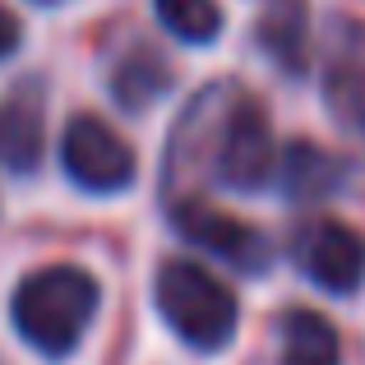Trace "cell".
Returning <instances> with one entry per match:
<instances>
[{
	"instance_id": "6da1fadb",
	"label": "cell",
	"mask_w": 365,
	"mask_h": 365,
	"mask_svg": "<svg viewBox=\"0 0 365 365\" xmlns=\"http://www.w3.org/2000/svg\"><path fill=\"white\" fill-rule=\"evenodd\" d=\"M98 314V282L83 268L56 264L28 273L14 292V329L33 351L61 361L79 347L83 329Z\"/></svg>"
},
{
	"instance_id": "7a4b0ae2",
	"label": "cell",
	"mask_w": 365,
	"mask_h": 365,
	"mask_svg": "<svg viewBox=\"0 0 365 365\" xmlns=\"http://www.w3.org/2000/svg\"><path fill=\"white\" fill-rule=\"evenodd\" d=\"M153 301H158V314L171 324V333L195 351H222L236 333L232 287H222L208 268L190 259H167L158 268Z\"/></svg>"
},
{
	"instance_id": "3957f363",
	"label": "cell",
	"mask_w": 365,
	"mask_h": 365,
	"mask_svg": "<svg viewBox=\"0 0 365 365\" xmlns=\"http://www.w3.org/2000/svg\"><path fill=\"white\" fill-rule=\"evenodd\" d=\"M213 171L232 190H259L277 176L273 130L255 102H236L232 111H222V125L213 134Z\"/></svg>"
},
{
	"instance_id": "277c9868",
	"label": "cell",
	"mask_w": 365,
	"mask_h": 365,
	"mask_svg": "<svg viewBox=\"0 0 365 365\" xmlns=\"http://www.w3.org/2000/svg\"><path fill=\"white\" fill-rule=\"evenodd\" d=\"M61 162L70 171V180L79 190H88V195H116V190H130V180H134L130 143L98 116L70 120L65 143H61Z\"/></svg>"
},
{
	"instance_id": "5b68a950",
	"label": "cell",
	"mask_w": 365,
	"mask_h": 365,
	"mask_svg": "<svg viewBox=\"0 0 365 365\" xmlns=\"http://www.w3.org/2000/svg\"><path fill=\"white\" fill-rule=\"evenodd\" d=\"M296 264L319 292L351 296L365 282V236L342 222H310L296 236Z\"/></svg>"
},
{
	"instance_id": "8992f818",
	"label": "cell",
	"mask_w": 365,
	"mask_h": 365,
	"mask_svg": "<svg viewBox=\"0 0 365 365\" xmlns=\"http://www.w3.org/2000/svg\"><path fill=\"white\" fill-rule=\"evenodd\" d=\"M171 227L190 245L227 259L241 273H264L268 268V241L250 222H241V217H227L208 204H171Z\"/></svg>"
},
{
	"instance_id": "52a82bcc",
	"label": "cell",
	"mask_w": 365,
	"mask_h": 365,
	"mask_svg": "<svg viewBox=\"0 0 365 365\" xmlns=\"http://www.w3.org/2000/svg\"><path fill=\"white\" fill-rule=\"evenodd\" d=\"M42 134H46L42 88L33 79H24L0 102V167L14 171V176H28L42 162Z\"/></svg>"
},
{
	"instance_id": "ba28073f",
	"label": "cell",
	"mask_w": 365,
	"mask_h": 365,
	"mask_svg": "<svg viewBox=\"0 0 365 365\" xmlns=\"http://www.w3.org/2000/svg\"><path fill=\"white\" fill-rule=\"evenodd\" d=\"M324 88H329L333 116H342L351 130L365 134V28L361 24H347V33L338 37Z\"/></svg>"
},
{
	"instance_id": "9c48e42d",
	"label": "cell",
	"mask_w": 365,
	"mask_h": 365,
	"mask_svg": "<svg viewBox=\"0 0 365 365\" xmlns=\"http://www.w3.org/2000/svg\"><path fill=\"white\" fill-rule=\"evenodd\" d=\"M282 365H342L338 329L314 310H292L282 319Z\"/></svg>"
},
{
	"instance_id": "30bf717a",
	"label": "cell",
	"mask_w": 365,
	"mask_h": 365,
	"mask_svg": "<svg viewBox=\"0 0 365 365\" xmlns=\"http://www.w3.org/2000/svg\"><path fill=\"white\" fill-rule=\"evenodd\" d=\"M277 176H282V190L292 199H319L342 185V162L329 158L324 148H314V143H292L282 153Z\"/></svg>"
},
{
	"instance_id": "8fae6325",
	"label": "cell",
	"mask_w": 365,
	"mask_h": 365,
	"mask_svg": "<svg viewBox=\"0 0 365 365\" xmlns=\"http://www.w3.org/2000/svg\"><path fill=\"white\" fill-rule=\"evenodd\" d=\"M259 46L287 74L305 70V0H273V9L259 19Z\"/></svg>"
},
{
	"instance_id": "7c38bea8",
	"label": "cell",
	"mask_w": 365,
	"mask_h": 365,
	"mask_svg": "<svg viewBox=\"0 0 365 365\" xmlns=\"http://www.w3.org/2000/svg\"><path fill=\"white\" fill-rule=\"evenodd\" d=\"M167 88H171V70H167V61L153 56V51H134L130 61H120L116 74H111V93H116L130 111H143Z\"/></svg>"
},
{
	"instance_id": "4fadbf2b",
	"label": "cell",
	"mask_w": 365,
	"mask_h": 365,
	"mask_svg": "<svg viewBox=\"0 0 365 365\" xmlns=\"http://www.w3.org/2000/svg\"><path fill=\"white\" fill-rule=\"evenodd\" d=\"M158 9V24L167 28L171 37L190 46H208L217 33H222V9L217 0H153Z\"/></svg>"
},
{
	"instance_id": "5bb4252c",
	"label": "cell",
	"mask_w": 365,
	"mask_h": 365,
	"mask_svg": "<svg viewBox=\"0 0 365 365\" xmlns=\"http://www.w3.org/2000/svg\"><path fill=\"white\" fill-rule=\"evenodd\" d=\"M14 46H19V24H14V14L0 5V61H5Z\"/></svg>"
},
{
	"instance_id": "9a60e30c",
	"label": "cell",
	"mask_w": 365,
	"mask_h": 365,
	"mask_svg": "<svg viewBox=\"0 0 365 365\" xmlns=\"http://www.w3.org/2000/svg\"><path fill=\"white\" fill-rule=\"evenodd\" d=\"M37 5H61V0H37Z\"/></svg>"
}]
</instances>
